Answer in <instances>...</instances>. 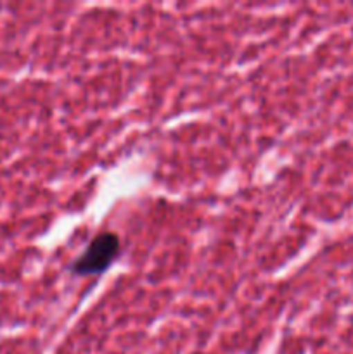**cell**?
Here are the masks:
<instances>
[{
	"label": "cell",
	"instance_id": "obj_1",
	"mask_svg": "<svg viewBox=\"0 0 353 354\" xmlns=\"http://www.w3.org/2000/svg\"><path fill=\"white\" fill-rule=\"evenodd\" d=\"M118 256H120V237L114 232H102L92 239L83 254L73 261L71 272L80 277L99 275L109 268Z\"/></svg>",
	"mask_w": 353,
	"mask_h": 354
}]
</instances>
